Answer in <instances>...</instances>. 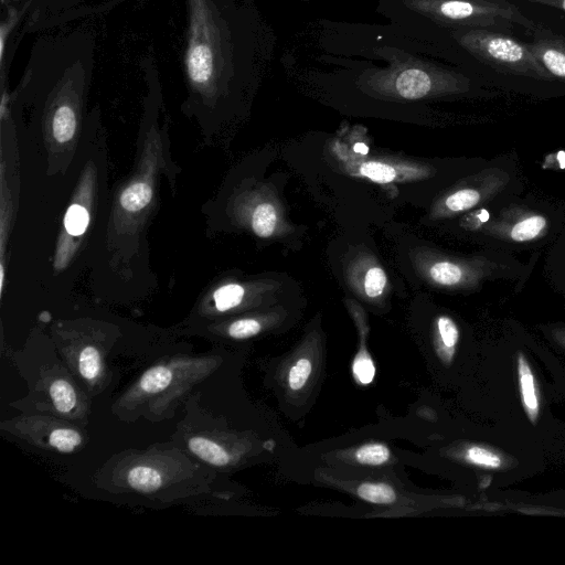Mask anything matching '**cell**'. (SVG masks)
Masks as SVG:
<instances>
[{
  "label": "cell",
  "mask_w": 565,
  "mask_h": 565,
  "mask_svg": "<svg viewBox=\"0 0 565 565\" xmlns=\"http://www.w3.org/2000/svg\"><path fill=\"white\" fill-rule=\"evenodd\" d=\"M445 47L398 26L317 19L296 34L281 63L286 75L313 87L393 104L465 93L469 81L444 62Z\"/></svg>",
  "instance_id": "obj_1"
},
{
  "label": "cell",
  "mask_w": 565,
  "mask_h": 565,
  "mask_svg": "<svg viewBox=\"0 0 565 565\" xmlns=\"http://www.w3.org/2000/svg\"><path fill=\"white\" fill-rule=\"evenodd\" d=\"M414 263L422 276L438 287H473L486 275L482 264L451 259L430 252L417 253Z\"/></svg>",
  "instance_id": "obj_12"
},
{
  "label": "cell",
  "mask_w": 565,
  "mask_h": 565,
  "mask_svg": "<svg viewBox=\"0 0 565 565\" xmlns=\"http://www.w3.org/2000/svg\"><path fill=\"white\" fill-rule=\"evenodd\" d=\"M532 54L552 75L565 79V40L536 29L534 40L526 44Z\"/></svg>",
  "instance_id": "obj_16"
},
{
  "label": "cell",
  "mask_w": 565,
  "mask_h": 565,
  "mask_svg": "<svg viewBox=\"0 0 565 565\" xmlns=\"http://www.w3.org/2000/svg\"><path fill=\"white\" fill-rule=\"evenodd\" d=\"M31 409L44 412L74 424L86 423L89 403L71 374L61 366L45 370L28 396Z\"/></svg>",
  "instance_id": "obj_7"
},
{
  "label": "cell",
  "mask_w": 565,
  "mask_h": 565,
  "mask_svg": "<svg viewBox=\"0 0 565 565\" xmlns=\"http://www.w3.org/2000/svg\"><path fill=\"white\" fill-rule=\"evenodd\" d=\"M127 0H30L24 32L63 26L72 21L104 13Z\"/></svg>",
  "instance_id": "obj_10"
},
{
  "label": "cell",
  "mask_w": 565,
  "mask_h": 565,
  "mask_svg": "<svg viewBox=\"0 0 565 565\" xmlns=\"http://www.w3.org/2000/svg\"><path fill=\"white\" fill-rule=\"evenodd\" d=\"M546 225L547 221L542 215L526 216L512 226L509 236L514 242H529L539 237Z\"/></svg>",
  "instance_id": "obj_20"
},
{
  "label": "cell",
  "mask_w": 565,
  "mask_h": 565,
  "mask_svg": "<svg viewBox=\"0 0 565 565\" xmlns=\"http://www.w3.org/2000/svg\"><path fill=\"white\" fill-rule=\"evenodd\" d=\"M248 215L249 226L258 237H271L285 227L277 203L267 198L258 199Z\"/></svg>",
  "instance_id": "obj_17"
},
{
  "label": "cell",
  "mask_w": 565,
  "mask_h": 565,
  "mask_svg": "<svg viewBox=\"0 0 565 565\" xmlns=\"http://www.w3.org/2000/svg\"><path fill=\"white\" fill-rule=\"evenodd\" d=\"M358 495L363 500L376 504H391L396 500L394 489L381 482H366L359 486Z\"/></svg>",
  "instance_id": "obj_21"
},
{
  "label": "cell",
  "mask_w": 565,
  "mask_h": 565,
  "mask_svg": "<svg viewBox=\"0 0 565 565\" xmlns=\"http://www.w3.org/2000/svg\"><path fill=\"white\" fill-rule=\"evenodd\" d=\"M501 185H503L502 179L489 178L486 181L457 188L436 202L430 215L440 218L468 211L494 194Z\"/></svg>",
  "instance_id": "obj_14"
},
{
  "label": "cell",
  "mask_w": 565,
  "mask_h": 565,
  "mask_svg": "<svg viewBox=\"0 0 565 565\" xmlns=\"http://www.w3.org/2000/svg\"><path fill=\"white\" fill-rule=\"evenodd\" d=\"M1 428L39 448L70 454L86 441L77 424L53 415H26L2 422Z\"/></svg>",
  "instance_id": "obj_9"
},
{
  "label": "cell",
  "mask_w": 565,
  "mask_h": 565,
  "mask_svg": "<svg viewBox=\"0 0 565 565\" xmlns=\"http://www.w3.org/2000/svg\"><path fill=\"white\" fill-rule=\"evenodd\" d=\"M375 11L420 41L451 47L450 31L519 24L537 28L505 0H376Z\"/></svg>",
  "instance_id": "obj_3"
},
{
  "label": "cell",
  "mask_w": 565,
  "mask_h": 565,
  "mask_svg": "<svg viewBox=\"0 0 565 565\" xmlns=\"http://www.w3.org/2000/svg\"><path fill=\"white\" fill-rule=\"evenodd\" d=\"M353 375L361 384H369L375 376V366L366 352H360L352 365Z\"/></svg>",
  "instance_id": "obj_26"
},
{
  "label": "cell",
  "mask_w": 565,
  "mask_h": 565,
  "mask_svg": "<svg viewBox=\"0 0 565 565\" xmlns=\"http://www.w3.org/2000/svg\"><path fill=\"white\" fill-rule=\"evenodd\" d=\"M352 150L355 152V153H359V154H369V146L364 142H355L353 146H352Z\"/></svg>",
  "instance_id": "obj_30"
},
{
  "label": "cell",
  "mask_w": 565,
  "mask_h": 565,
  "mask_svg": "<svg viewBox=\"0 0 565 565\" xmlns=\"http://www.w3.org/2000/svg\"><path fill=\"white\" fill-rule=\"evenodd\" d=\"M312 371L308 359H299L289 371L288 383L291 390H300L307 383Z\"/></svg>",
  "instance_id": "obj_27"
},
{
  "label": "cell",
  "mask_w": 565,
  "mask_h": 565,
  "mask_svg": "<svg viewBox=\"0 0 565 565\" xmlns=\"http://www.w3.org/2000/svg\"><path fill=\"white\" fill-rule=\"evenodd\" d=\"M390 458V450L383 444H366L355 451V459L364 465L379 466Z\"/></svg>",
  "instance_id": "obj_25"
},
{
  "label": "cell",
  "mask_w": 565,
  "mask_h": 565,
  "mask_svg": "<svg viewBox=\"0 0 565 565\" xmlns=\"http://www.w3.org/2000/svg\"><path fill=\"white\" fill-rule=\"evenodd\" d=\"M438 339L448 358H451L459 341V329L457 323L448 316H439L436 320Z\"/></svg>",
  "instance_id": "obj_22"
},
{
  "label": "cell",
  "mask_w": 565,
  "mask_h": 565,
  "mask_svg": "<svg viewBox=\"0 0 565 565\" xmlns=\"http://www.w3.org/2000/svg\"><path fill=\"white\" fill-rule=\"evenodd\" d=\"M152 188L148 181H137L129 184L121 193L119 202L127 213H137L151 201Z\"/></svg>",
  "instance_id": "obj_19"
},
{
  "label": "cell",
  "mask_w": 565,
  "mask_h": 565,
  "mask_svg": "<svg viewBox=\"0 0 565 565\" xmlns=\"http://www.w3.org/2000/svg\"><path fill=\"white\" fill-rule=\"evenodd\" d=\"M254 286H245L238 282H228L216 288L212 294L213 308L217 312H227L241 307L246 300Z\"/></svg>",
  "instance_id": "obj_18"
},
{
  "label": "cell",
  "mask_w": 565,
  "mask_h": 565,
  "mask_svg": "<svg viewBox=\"0 0 565 565\" xmlns=\"http://www.w3.org/2000/svg\"><path fill=\"white\" fill-rule=\"evenodd\" d=\"M262 329L263 323L260 319L245 317L228 323L225 328V332L232 339L242 340L256 335L262 331Z\"/></svg>",
  "instance_id": "obj_24"
},
{
  "label": "cell",
  "mask_w": 565,
  "mask_h": 565,
  "mask_svg": "<svg viewBox=\"0 0 565 565\" xmlns=\"http://www.w3.org/2000/svg\"><path fill=\"white\" fill-rule=\"evenodd\" d=\"M524 1L550 6V7L565 11V0H524Z\"/></svg>",
  "instance_id": "obj_29"
},
{
  "label": "cell",
  "mask_w": 565,
  "mask_h": 565,
  "mask_svg": "<svg viewBox=\"0 0 565 565\" xmlns=\"http://www.w3.org/2000/svg\"><path fill=\"white\" fill-rule=\"evenodd\" d=\"M550 342L565 355V326H548L543 328Z\"/></svg>",
  "instance_id": "obj_28"
},
{
  "label": "cell",
  "mask_w": 565,
  "mask_h": 565,
  "mask_svg": "<svg viewBox=\"0 0 565 565\" xmlns=\"http://www.w3.org/2000/svg\"><path fill=\"white\" fill-rule=\"evenodd\" d=\"M214 366L211 358H174L148 370L119 398L116 406L124 415H164Z\"/></svg>",
  "instance_id": "obj_5"
},
{
  "label": "cell",
  "mask_w": 565,
  "mask_h": 565,
  "mask_svg": "<svg viewBox=\"0 0 565 565\" xmlns=\"http://www.w3.org/2000/svg\"><path fill=\"white\" fill-rule=\"evenodd\" d=\"M183 73L205 106L255 88L269 67L275 34L254 0H184Z\"/></svg>",
  "instance_id": "obj_2"
},
{
  "label": "cell",
  "mask_w": 565,
  "mask_h": 565,
  "mask_svg": "<svg viewBox=\"0 0 565 565\" xmlns=\"http://www.w3.org/2000/svg\"><path fill=\"white\" fill-rule=\"evenodd\" d=\"M282 1H305V0H282Z\"/></svg>",
  "instance_id": "obj_31"
},
{
  "label": "cell",
  "mask_w": 565,
  "mask_h": 565,
  "mask_svg": "<svg viewBox=\"0 0 565 565\" xmlns=\"http://www.w3.org/2000/svg\"><path fill=\"white\" fill-rule=\"evenodd\" d=\"M201 468L181 452L148 450L117 457L108 466L104 478L107 488L117 493H137L168 500L195 486L185 481L194 482V478H204Z\"/></svg>",
  "instance_id": "obj_4"
},
{
  "label": "cell",
  "mask_w": 565,
  "mask_h": 565,
  "mask_svg": "<svg viewBox=\"0 0 565 565\" xmlns=\"http://www.w3.org/2000/svg\"><path fill=\"white\" fill-rule=\"evenodd\" d=\"M509 360L514 380V393L521 413L535 427L539 424H546L544 419L547 417V398L532 358L523 350L518 349Z\"/></svg>",
  "instance_id": "obj_11"
},
{
  "label": "cell",
  "mask_w": 565,
  "mask_h": 565,
  "mask_svg": "<svg viewBox=\"0 0 565 565\" xmlns=\"http://www.w3.org/2000/svg\"><path fill=\"white\" fill-rule=\"evenodd\" d=\"M65 360L87 386L99 387L106 380V356L96 344L86 343L65 353Z\"/></svg>",
  "instance_id": "obj_15"
},
{
  "label": "cell",
  "mask_w": 565,
  "mask_h": 565,
  "mask_svg": "<svg viewBox=\"0 0 565 565\" xmlns=\"http://www.w3.org/2000/svg\"><path fill=\"white\" fill-rule=\"evenodd\" d=\"M330 151L341 170L349 175L365 178L373 182L387 184L428 178L433 170L425 164L387 157L369 158L348 149L339 139L331 142Z\"/></svg>",
  "instance_id": "obj_8"
},
{
  "label": "cell",
  "mask_w": 565,
  "mask_h": 565,
  "mask_svg": "<svg viewBox=\"0 0 565 565\" xmlns=\"http://www.w3.org/2000/svg\"><path fill=\"white\" fill-rule=\"evenodd\" d=\"M345 279L353 291L365 299L376 300L388 289V277L370 253H360L345 269Z\"/></svg>",
  "instance_id": "obj_13"
},
{
  "label": "cell",
  "mask_w": 565,
  "mask_h": 565,
  "mask_svg": "<svg viewBox=\"0 0 565 565\" xmlns=\"http://www.w3.org/2000/svg\"><path fill=\"white\" fill-rule=\"evenodd\" d=\"M447 44L502 72L536 79H553L526 44L487 28L452 30L447 35Z\"/></svg>",
  "instance_id": "obj_6"
},
{
  "label": "cell",
  "mask_w": 565,
  "mask_h": 565,
  "mask_svg": "<svg viewBox=\"0 0 565 565\" xmlns=\"http://www.w3.org/2000/svg\"><path fill=\"white\" fill-rule=\"evenodd\" d=\"M89 223V213L85 206L74 203L64 216V227L70 235L79 236L85 233Z\"/></svg>",
  "instance_id": "obj_23"
}]
</instances>
